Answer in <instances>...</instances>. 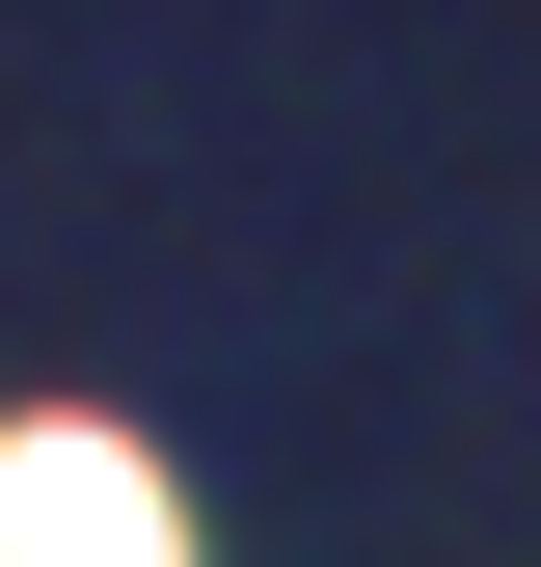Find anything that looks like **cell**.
I'll list each match as a JSON object with an SVG mask.
<instances>
[{"instance_id": "cell-1", "label": "cell", "mask_w": 541, "mask_h": 567, "mask_svg": "<svg viewBox=\"0 0 541 567\" xmlns=\"http://www.w3.org/2000/svg\"><path fill=\"white\" fill-rule=\"evenodd\" d=\"M0 567H190V514H163V460L135 433H0Z\"/></svg>"}]
</instances>
